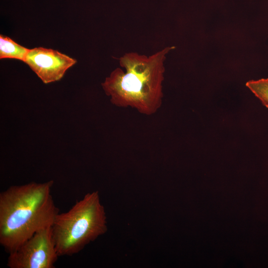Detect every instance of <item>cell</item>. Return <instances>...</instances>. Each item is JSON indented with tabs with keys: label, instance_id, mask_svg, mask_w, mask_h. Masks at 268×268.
<instances>
[{
	"label": "cell",
	"instance_id": "5",
	"mask_svg": "<svg viewBox=\"0 0 268 268\" xmlns=\"http://www.w3.org/2000/svg\"><path fill=\"white\" fill-rule=\"evenodd\" d=\"M76 62L58 51L37 47L29 50L24 63L47 84L60 80Z\"/></svg>",
	"mask_w": 268,
	"mask_h": 268
},
{
	"label": "cell",
	"instance_id": "1",
	"mask_svg": "<svg viewBox=\"0 0 268 268\" xmlns=\"http://www.w3.org/2000/svg\"><path fill=\"white\" fill-rule=\"evenodd\" d=\"M175 48L167 46L149 56L134 52L122 56L119 62L124 69L115 68L101 83L111 102L145 115L155 113L162 104L165 61Z\"/></svg>",
	"mask_w": 268,
	"mask_h": 268
},
{
	"label": "cell",
	"instance_id": "3",
	"mask_svg": "<svg viewBox=\"0 0 268 268\" xmlns=\"http://www.w3.org/2000/svg\"><path fill=\"white\" fill-rule=\"evenodd\" d=\"M107 231L106 214L98 191L86 194L68 211L57 214L52 225L59 256L79 253Z\"/></svg>",
	"mask_w": 268,
	"mask_h": 268
},
{
	"label": "cell",
	"instance_id": "4",
	"mask_svg": "<svg viewBox=\"0 0 268 268\" xmlns=\"http://www.w3.org/2000/svg\"><path fill=\"white\" fill-rule=\"evenodd\" d=\"M58 257L50 226L37 231L9 253L7 266L10 268H54Z\"/></svg>",
	"mask_w": 268,
	"mask_h": 268
},
{
	"label": "cell",
	"instance_id": "7",
	"mask_svg": "<svg viewBox=\"0 0 268 268\" xmlns=\"http://www.w3.org/2000/svg\"><path fill=\"white\" fill-rule=\"evenodd\" d=\"M246 85L259 98L263 105L268 108V78L250 80Z\"/></svg>",
	"mask_w": 268,
	"mask_h": 268
},
{
	"label": "cell",
	"instance_id": "2",
	"mask_svg": "<svg viewBox=\"0 0 268 268\" xmlns=\"http://www.w3.org/2000/svg\"><path fill=\"white\" fill-rule=\"evenodd\" d=\"M54 181L9 187L0 193V244L9 254L59 213L51 195Z\"/></svg>",
	"mask_w": 268,
	"mask_h": 268
},
{
	"label": "cell",
	"instance_id": "6",
	"mask_svg": "<svg viewBox=\"0 0 268 268\" xmlns=\"http://www.w3.org/2000/svg\"><path fill=\"white\" fill-rule=\"evenodd\" d=\"M30 49H27L11 38L0 35V59H13L24 62Z\"/></svg>",
	"mask_w": 268,
	"mask_h": 268
}]
</instances>
